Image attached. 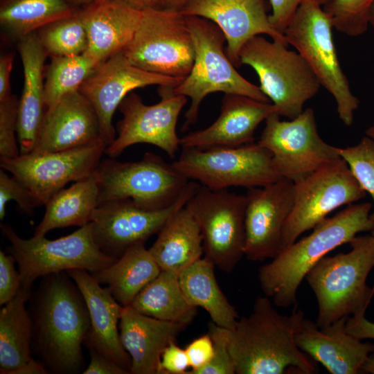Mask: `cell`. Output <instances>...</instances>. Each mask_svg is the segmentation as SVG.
<instances>
[{
    "label": "cell",
    "mask_w": 374,
    "mask_h": 374,
    "mask_svg": "<svg viewBox=\"0 0 374 374\" xmlns=\"http://www.w3.org/2000/svg\"><path fill=\"white\" fill-rule=\"evenodd\" d=\"M172 164L188 179L212 190L262 187L282 179L270 152L255 142L234 148H182Z\"/></svg>",
    "instance_id": "cell-10"
},
{
    "label": "cell",
    "mask_w": 374,
    "mask_h": 374,
    "mask_svg": "<svg viewBox=\"0 0 374 374\" xmlns=\"http://www.w3.org/2000/svg\"><path fill=\"white\" fill-rule=\"evenodd\" d=\"M374 374V353H371L363 364L361 372Z\"/></svg>",
    "instance_id": "cell-51"
},
{
    "label": "cell",
    "mask_w": 374,
    "mask_h": 374,
    "mask_svg": "<svg viewBox=\"0 0 374 374\" xmlns=\"http://www.w3.org/2000/svg\"><path fill=\"white\" fill-rule=\"evenodd\" d=\"M333 24L323 6L306 0L296 11L284 31L288 44L293 46L317 77L321 85L335 98L341 122L350 126L359 100L352 93L334 43Z\"/></svg>",
    "instance_id": "cell-7"
},
{
    "label": "cell",
    "mask_w": 374,
    "mask_h": 374,
    "mask_svg": "<svg viewBox=\"0 0 374 374\" xmlns=\"http://www.w3.org/2000/svg\"><path fill=\"white\" fill-rule=\"evenodd\" d=\"M306 0H269L271 13L270 22L275 30L284 35V31L290 24L300 5ZM323 6L328 0H314Z\"/></svg>",
    "instance_id": "cell-44"
},
{
    "label": "cell",
    "mask_w": 374,
    "mask_h": 374,
    "mask_svg": "<svg viewBox=\"0 0 374 374\" xmlns=\"http://www.w3.org/2000/svg\"><path fill=\"white\" fill-rule=\"evenodd\" d=\"M15 258L10 253L0 251V305L11 301L21 287V278L16 270Z\"/></svg>",
    "instance_id": "cell-42"
},
{
    "label": "cell",
    "mask_w": 374,
    "mask_h": 374,
    "mask_svg": "<svg viewBox=\"0 0 374 374\" xmlns=\"http://www.w3.org/2000/svg\"><path fill=\"white\" fill-rule=\"evenodd\" d=\"M294 197V183L285 178L248 189L244 218L247 258L263 261L280 253L283 230L292 209Z\"/></svg>",
    "instance_id": "cell-19"
},
{
    "label": "cell",
    "mask_w": 374,
    "mask_h": 374,
    "mask_svg": "<svg viewBox=\"0 0 374 374\" xmlns=\"http://www.w3.org/2000/svg\"><path fill=\"white\" fill-rule=\"evenodd\" d=\"M215 267L211 260L201 258L179 274V283L192 305L204 309L216 325L232 330L239 319L238 313L220 287Z\"/></svg>",
    "instance_id": "cell-31"
},
{
    "label": "cell",
    "mask_w": 374,
    "mask_h": 374,
    "mask_svg": "<svg viewBox=\"0 0 374 374\" xmlns=\"http://www.w3.org/2000/svg\"><path fill=\"white\" fill-rule=\"evenodd\" d=\"M182 80L142 70L132 64L121 52L98 64L79 91L95 109L100 123V138L107 147L116 136L113 116L128 93L154 84L175 87Z\"/></svg>",
    "instance_id": "cell-18"
},
{
    "label": "cell",
    "mask_w": 374,
    "mask_h": 374,
    "mask_svg": "<svg viewBox=\"0 0 374 374\" xmlns=\"http://www.w3.org/2000/svg\"><path fill=\"white\" fill-rule=\"evenodd\" d=\"M14 62V54L8 53L0 57V101L12 95L10 74Z\"/></svg>",
    "instance_id": "cell-48"
},
{
    "label": "cell",
    "mask_w": 374,
    "mask_h": 374,
    "mask_svg": "<svg viewBox=\"0 0 374 374\" xmlns=\"http://www.w3.org/2000/svg\"><path fill=\"white\" fill-rule=\"evenodd\" d=\"M80 289L87 305L90 328L84 345L114 362L130 373L131 359L120 337L119 322L123 307L109 288H103L84 269L66 271Z\"/></svg>",
    "instance_id": "cell-24"
},
{
    "label": "cell",
    "mask_w": 374,
    "mask_h": 374,
    "mask_svg": "<svg viewBox=\"0 0 374 374\" xmlns=\"http://www.w3.org/2000/svg\"><path fill=\"white\" fill-rule=\"evenodd\" d=\"M98 64L85 53L51 57L45 71L46 108L53 106L63 96L79 90Z\"/></svg>",
    "instance_id": "cell-35"
},
{
    "label": "cell",
    "mask_w": 374,
    "mask_h": 374,
    "mask_svg": "<svg viewBox=\"0 0 374 374\" xmlns=\"http://www.w3.org/2000/svg\"><path fill=\"white\" fill-rule=\"evenodd\" d=\"M78 10L73 15L51 21L36 31L48 56L76 55L86 51L88 37Z\"/></svg>",
    "instance_id": "cell-36"
},
{
    "label": "cell",
    "mask_w": 374,
    "mask_h": 374,
    "mask_svg": "<svg viewBox=\"0 0 374 374\" xmlns=\"http://www.w3.org/2000/svg\"><path fill=\"white\" fill-rule=\"evenodd\" d=\"M240 64L250 66L257 73L260 88L279 116L293 119L304 110L305 103L321 87L304 58L280 42L263 35L248 40L239 53Z\"/></svg>",
    "instance_id": "cell-6"
},
{
    "label": "cell",
    "mask_w": 374,
    "mask_h": 374,
    "mask_svg": "<svg viewBox=\"0 0 374 374\" xmlns=\"http://www.w3.org/2000/svg\"><path fill=\"white\" fill-rule=\"evenodd\" d=\"M173 88L160 86L161 100L152 105H145L134 91L128 93L118 107L123 118L116 125L117 136L106 148L105 154L116 158L131 145L148 143L174 159L181 148L176 130L177 120L187 97L175 94Z\"/></svg>",
    "instance_id": "cell-15"
},
{
    "label": "cell",
    "mask_w": 374,
    "mask_h": 374,
    "mask_svg": "<svg viewBox=\"0 0 374 374\" xmlns=\"http://www.w3.org/2000/svg\"><path fill=\"white\" fill-rule=\"evenodd\" d=\"M246 195L199 185L186 204L202 236L204 257L231 272L244 256Z\"/></svg>",
    "instance_id": "cell-12"
},
{
    "label": "cell",
    "mask_w": 374,
    "mask_h": 374,
    "mask_svg": "<svg viewBox=\"0 0 374 374\" xmlns=\"http://www.w3.org/2000/svg\"><path fill=\"white\" fill-rule=\"evenodd\" d=\"M349 244V252L326 256L305 276L317 299L319 328L365 313L374 295V285L366 284L374 267V237L355 236Z\"/></svg>",
    "instance_id": "cell-4"
},
{
    "label": "cell",
    "mask_w": 374,
    "mask_h": 374,
    "mask_svg": "<svg viewBox=\"0 0 374 374\" xmlns=\"http://www.w3.org/2000/svg\"><path fill=\"white\" fill-rule=\"evenodd\" d=\"M274 112H277L270 102L224 93L217 119L206 128L180 138L181 148H234L251 143L258 126Z\"/></svg>",
    "instance_id": "cell-22"
},
{
    "label": "cell",
    "mask_w": 374,
    "mask_h": 374,
    "mask_svg": "<svg viewBox=\"0 0 374 374\" xmlns=\"http://www.w3.org/2000/svg\"><path fill=\"white\" fill-rule=\"evenodd\" d=\"M294 183V204L283 227V249L313 229L332 211L366 195L341 158Z\"/></svg>",
    "instance_id": "cell-13"
},
{
    "label": "cell",
    "mask_w": 374,
    "mask_h": 374,
    "mask_svg": "<svg viewBox=\"0 0 374 374\" xmlns=\"http://www.w3.org/2000/svg\"><path fill=\"white\" fill-rule=\"evenodd\" d=\"M28 301L32 352L50 373H83L82 346L89 330L90 318L74 280L66 271L46 275Z\"/></svg>",
    "instance_id": "cell-1"
},
{
    "label": "cell",
    "mask_w": 374,
    "mask_h": 374,
    "mask_svg": "<svg viewBox=\"0 0 374 374\" xmlns=\"http://www.w3.org/2000/svg\"><path fill=\"white\" fill-rule=\"evenodd\" d=\"M24 70V87L19 100L17 139L20 154L31 152L35 147L46 112L44 79L48 56L36 32L17 42Z\"/></svg>",
    "instance_id": "cell-27"
},
{
    "label": "cell",
    "mask_w": 374,
    "mask_h": 374,
    "mask_svg": "<svg viewBox=\"0 0 374 374\" xmlns=\"http://www.w3.org/2000/svg\"><path fill=\"white\" fill-rule=\"evenodd\" d=\"M372 204H350L326 217L308 235L283 248L272 260L262 265L258 280L262 292L280 308L296 305L298 288L310 270L327 253L349 243L362 231H372Z\"/></svg>",
    "instance_id": "cell-3"
},
{
    "label": "cell",
    "mask_w": 374,
    "mask_h": 374,
    "mask_svg": "<svg viewBox=\"0 0 374 374\" xmlns=\"http://www.w3.org/2000/svg\"><path fill=\"white\" fill-rule=\"evenodd\" d=\"M346 326L348 333L359 339H374V323L365 317V313L348 317Z\"/></svg>",
    "instance_id": "cell-47"
},
{
    "label": "cell",
    "mask_w": 374,
    "mask_h": 374,
    "mask_svg": "<svg viewBox=\"0 0 374 374\" xmlns=\"http://www.w3.org/2000/svg\"><path fill=\"white\" fill-rule=\"evenodd\" d=\"M148 250L161 270L179 274L202 258L201 231L185 206L167 220Z\"/></svg>",
    "instance_id": "cell-28"
},
{
    "label": "cell",
    "mask_w": 374,
    "mask_h": 374,
    "mask_svg": "<svg viewBox=\"0 0 374 374\" xmlns=\"http://www.w3.org/2000/svg\"><path fill=\"white\" fill-rule=\"evenodd\" d=\"M305 319L296 305L280 314L268 296H258L249 316L229 330V350L236 374H282L287 368L312 374L317 362L297 346L296 335Z\"/></svg>",
    "instance_id": "cell-2"
},
{
    "label": "cell",
    "mask_w": 374,
    "mask_h": 374,
    "mask_svg": "<svg viewBox=\"0 0 374 374\" xmlns=\"http://www.w3.org/2000/svg\"><path fill=\"white\" fill-rule=\"evenodd\" d=\"M371 235L374 237V229L371 231Z\"/></svg>",
    "instance_id": "cell-56"
},
{
    "label": "cell",
    "mask_w": 374,
    "mask_h": 374,
    "mask_svg": "<svg viewBox=\"0 0 374 374\" xmlns=\"http://www.w3.org/2000/svg\"><path fill=\"white\" fill-rule=\"evenodd\" d=\"M187 326L157 319L123 307L119 322L121 344L131 359L130 373L160 374L164 348Z\"/></svg>",
    "instance_id": "cell-26"
},
{
    "label": "cell",
    "mask_w": 374,
    "mask_h": 374,
    "mask_svg": "<svg viewBox=\"0 0 374 374\" xmlns=\"http://www.w3.org/2000/svg\"><path fill=\"white\" fill-rule=\"evenodd\" d=\"M125 3L137 10L164 8L162 0H114Z\"/></svg>",
    "instance_id": "cell-50"
},
{
    "label": "cell",
    "mask_w": 374,
    "mask_h": 374,
    "mask_svg": "<svg viewBox=\"0 0 374 374\" xmlns=\"http://www.w3.org/2000/svg\"><path fill=\"white\" fill-rule=\"evenodd\" d=\"M96 174L99 204L127 200L149 210L174 204L194 183L152 152L136 161L121 162L111 157L101 160Z\"/></svg>",
    "instance_id": "cell-8"
},
{
    "label": "cell",
    "mask_w": 374,
    "mask_h": 374,
    "mask_svg": "<svg viewBox=\"0 0 374 374\" xmlns=\"http://www.w3.org/2000/svg\"><path fill=\"white\" fill-rule=\"evenodd\" d=\"M257 143L270 152L280 176L293 182L341 158L337 148L319 136L312 108L289 121L271 114Z\"/></svg>",
    "instance_id": "cell-14"
},
{
    "label": "cell",
    "mask_w": 374,
    "mask_h": 374,
    "mask_svg": "<svg viewBox=\"0 0 374 374\" xmlns=\"http://www.w3.org/2000/svg\"><path fill=\"white\" fill-rule=\"evenodd\" d=\"M106 148L99 140L66 150L30 152L13 159H0V165L28 190L38 207L44 206L69 181H77L93 174Z\"/></svg>",
    "instance_id": "cell-16"
},
{
    "label": "cell",
    "mask_w": 374,
    "mask_h": 374,
    "mask_svg": "<svg viewBox=\"0 0 374 374\" xmlns=\"http://www.w3.org/2000/svg\"><path fill=\"white\" fill-rule=\"evenodd\" d=\"M161 271L145 243H140L127 249L111 265L91 274L99 284L107 285L114 299L126 307Z\"/></svg>",
    "instance_id": "cell-29"
},
{
    "label": "cell",
    "mask_w": 374,
    "mask_h": 374,
    "mask_svg": "<svg viewBox=\"0 0 374 374\" xmlns=\"http://www.w3.org/2000/svg\"><path fill=\"white\" fill-rule=\"evenodd\" d=\"M78 12L88 37L84 53L98 64L124 51L143 17L142 10L114 0H96Z\"/></svg>",
    "instance_id": "cell-25"
},
{
    "label": "cell",
    "mask_w": 374,
    "mask_h": 374,
    "mask_svg": "<svg viewBox=\"0 0 374 374\" xmlns=\"http://www.w3.org/2000/svg\"><path fill=\"white\" fill-rule=\"evenodd\" d=\"M184 16H196L215 24L227 43L226 53L236 66L244 44L256 35L289 45L283 34L272 26L264 0H185L177 8Z\"/></svg>",
    "instance_id": "cell-20"
},
{
    "label": "cell",
    "mask_w": 374,
    "mask_h": 374,
    "mask_svg": "<svg viewBox=\"0 0 374 374\" xmlns=\"http://www.w3.org/2000/svg\"><path fill=\"white\" fill-rule=\"evenodd\" d=\"M71 6L80 8L90 4L96 0H66Z\"/></svg>",
    "instance_id": "cell-52"
},
{
    "label": "cell",
    "mask_w": 374,
    "mask_h": 374,
    "mask_svg": "<svg viewBox=\"0 0 374 374\" xmlns=\"http://www.w3.org/2000/svg\"><path fill=\"white\" fill-rule=\"evenodd\" d=\"M190 368L185 348L175 341L170 342L163 350L160 361V374H187Z\"/></svg>",
    "instance_id": "cell-45"
},
{
    "label": "cell",
    "mask_w": 374,
    "mask_h": 374,
    "mask_svg": "<svg viewBox=\"0 0 374 374\" xmlns=\"http://www.w3.org/2000/svg\"><path fill=\"white\" fill-rule=\"evenodd\" d=\"M48 371L39 360L31 359L20 367L15 369L12 374H46Z\"/></svg>",
    "instance_id": "cell-49"
},
{
    "label": "cell",
    "mask_w": 374,
    "mask_h": 374,
    "mask_svg": "<svg viewBox=\"0 0 374 374\" xmlns=\"http://www.w3.org/2000/svg\"><path fill=\"white\" fill-rule=\"evenodd\" d=\"M337 150L359 186L371 195L374 202V139L366 135L357 145L337 148ZM370 217L374 222V210Z\"/></svg>",
    "instance_id": "cell-38"
},
{
    "label": "cell",
    "mask_w": 374,
    "mask_h": 374,
    "mask_svg": "<svg viewBox=\"0 0 374 374\" xmlns=\"http://www.w3.org/2000/svg\"><path fill=\"white\" fill-rule=\"evenodd\" d=\"M33 291L22 287L0 310V373L12 372L32 357V324L26 302Z\"/></svg>",
    "instance_id": "cell-32"
},
{
    "label": "cell",
    "mask_w": 374,
    "mask_h": 374,
    "mask_svg": "<svg viewBox=\"0 0 374 374\" xmlns=\"http://www.w3.org/2000/svg\"><path fill=\"white\" fill-rule=\"evenodd\" d=\"M186 19L193 40L195 60L188 76L173 88L175 94L190 99L184 130L196 123L202 101L211 93L239 94L270 102L260 87L237 71L224 50L226 37L215 24L196 16Z\"/></svg>",
    "instance_id": "cell-5"
},
{
    "label": "cell",
    "mask_w": 374,
    "mask_h": 374,
    "mask_svg": "<svg viewBox=\"0 0 374 374\" xmlns=\"http://www.w3.org/2000/svg\"><path fill=\"white\" fill-rule=\"evenodd\" d=\"M78 9L66 0H0V25L8 38L18 42Z\"/></svg>",
    "instance_id": "cell-34"
},
{
    "label": "cell",
    "mask_w": 374,
    "mask_h": 374,
    "mask_svg": "<svg viewBox=\"0 0 374 374\" xmlns=\"http://www.w3.org/2000/svg\"><path fill=\"white\" fill-rule=\"evenodd\" d=\"M213 340L214 353L211 361L194 374H234L233 360L229 350V330L213 321L209 323L208 332Z\"/></svg>",
    "instance_id": "cell-40"
},
{
    "label": "cell",
    "mask_w": 374,
    "mask_h": 374,
    "mask_svg": "<svg viewBox=\"0 0 374 374\" xmlns=\"http://www.w3.org/2000/svg\"><path fill=\"white\" fill-rule=\"evenodd\" d=\"M145 315L188 326L197 314V308L186 299L179 274L161 270L135 297L131 305Z\"/></svg>",
    "instance_id": "cell-33"
},
{
    "label": "cell",
    "mask_w": 374,
    "mask_h": 374,
    "mask_svg": "<svg viewBox=\"0 0 374 374\" xmlns=\"http://www.w3.org/2000/svg\"><path fill=\"white\" fill-rule=\"evenodd\" d=\"M90 361L84 374H127L124 368L108 359L97 350L89 348Z\"/></svg>",
    "instance_id": "cell-46"
},
{
    "label": "cell",
    "mask_w": 374,
    "mask_h": 374,
    "mask_svg": "<svg viewBox=\"0 0 374 374\" xmlns=\"http://www.w3.org/2000/svg\"><path fill=\"white\" fill-rule=\"evenodd\" d=\"M348 317L319 328L316 322L304 319L296 335L299 348L332 374H357L374 344L364 343L346 330Z\"/></svg>",
    "instance_id": "cell-23"
},
{
    "label": "cell",
    "mask_w": 374,
    "mask_h": 374,
    "mask_svg": "<svg viewBox=\"0 0 374 374\" xmlns=\"http://www.w3.org/2000/svg\"><path fill=\"white\" fill-rule=\"evenodd\" d=\"M374 0H328L323 6L334 28L348 36L357 37L366 32Z\"/></svg>",
    "instance_id": "cell-37"
},
{
    "label": "cell",
    "mask_w": 374,
    "mask_h": 374,
    "mask_svg": "<svg viewBox=\"0 0 374 374\" xmlns=\"http://www.w3.org/2000/svg\"><path fill=\"white\" fill-rule=\"evenodd\" d=\"M15 201L19 208L30 213L37 207L28 190L15 177L9 176L5 170H0V219L3 220L8 202Z\"/></svg>",
    "instance_id": "cell-41"
},
{
    "label": "cell",
    "mask_w": 374,
    "mask_h": 374,
    "mask_svg": "<svg viewBox=\"0 0 374 374\" xmlns=\"http://www.w3.org/2000/svg\"><path fill=\"white\" fill-rule=\"evenodd\" d=\"M369 24L374 27V3L373 4L369 14Z\"/></svg>",
    "instance_id": "cell-54"
},
{
    "label": "cell",
    "mask_w": 374,
    "mask_h": 374,
    "mask_svg": "<svg viewBox=\"0 0 374 374\" xmlns=\"http://www.w3.org/2000/svg\"><path fill=\"white\" fill-rule=\"evenodd\" d=\"M372 127H374V125H372Z\"/></svg>",
    "instance_id": "cell-57"
},
{
    "label": "cell",
    "mask_w": 374,
    "mask_h": 374,
    "mask_svg": "<svg viewBox=\"0 0 374 374\" xmlns=\"http://www.w3.org/2000/svg\"><path fill=\"white\" fill-rule=\"evenodd\" d=\"M199 185L194 181L177 202L159 210L145 209L127 200L99 204L91 219L96 244L106 255L118 260L130 247L145 243L158 233L167 220L186 205Z\"/></svg>",
    "instance_id": "cell-17"
},
{
    "label": "cell",
    "mask_w": 374,
    "mask_h": 374,
    "mask_svg": "<svg viewBox=\"0 0 374 374\" xmlns=\"http://www.w3.org/2000/svg\"><path fill=\"white\" fill-rule=\"evenodd\" d=\"M102 140L97 114L79 91L67 93L46 109L31 152H53Z\"/></svg>",
    "instance_id": "cell-21"
},
{
    "label": "cell",
    "mask_w": 374,
    "mask_h": 374,
    "mask_svg": "<svg viewBox=\"0 0 374 374\" xmlns=\"http://www.w3.org/2000/svg\"><path fill=\"white\" fill-rule=\"evenodd\" d=\"M99 204L96 171L55 193L45 204V213L33 236H45L51 230L71 226H83L91 222Z\"/></svg>",
    "instance_id": "cell-30"
},
{
    "label": "cell",
    "mask_w": 374,
    "mask_h": 374,
    "mask_svg": "<svg viewBox=\"0 0 374 374\" xmlns=\"http://www.w3.org/2000/svg\"><path fill=\"white\" fill-rule=\"evenodd\" d=\"M190 370L187 374H194L206 366L212 359L214 346L210 334L203 335L193 339L185 348Z\"/></svg>",
    "instance_id": "cell-43"
},
{
    "label": "cell",
    "mask_w": 374,
    "mask_h": 374,
    "mask_svg": "<svg viewBox=\"0 0 374 374\" xmlns=\"http://www.w3.org/2000/svg\"><path fill=\"white\" fill-rule=\"evenodd\" d=\"M19 99L11 95L0 101V159H13L20 155L17 134Z\"/></svg>",
    "instance_id": "cell-39"
},
{
    "label": "cell",
    "mask_w": 374,
    "mask_h": 374,
    "mask_svg": "<svg viewBox=\"0 0 374 374\" xmlns=\"http://www.w3.org/2000/svg\"><path fill=\"white\" fill-rule=\"evenodd\" d=\"M123 53L142 70L184 80L191 71L195 55L186 16L175 8L143 10L139 26Z\"/></svg>",
    "instance_id": "cell-11"
},
{
    "label": "cell",
    "mask_w": 374,
    "mask_h": 374,
    "mask_svg": "<svg viewBox=\"0 0 374 374\" xmlns=\"http://www.w3.org/2000/svg\"><path fill=\"white\" fill-rule=\"evenodd\" d=\"M366 135L374 139V127L371 126L369 128L366 130L365 132Z\"/></svg>",
    "instance_id": "cell-55"
},
{
    "label": "cell",
    "mask_w": 374,
    "mask_h": 374,
    "mask_svg": "<svg viewBox=\"0 0 374 374\" xmlns=\"http://www.w3.org/2000/svg\"><path fill=\"white\" fill-rule=\"evenodd\" d=\"M185 0H162L164 8H178Z\"/></svg>",
    "instance_id": "cell-53"
},
{
    "label": "cell",
    "mask_w": 374,
    "mask_h": 374,
    "mask_svg": "<svg viewBox=\"0 0 374 374\" xmlns=\"http://www.w3.org/2000/svg\"><path fill=\"white\" fill-rule=\"evenodd\" d=\"M1 229L10 244L8 251L18 265L21 287L29 291L36 279L46 275L72 269L92 273L116 261L96 244L91 222L70 235L53 240L45 236L23 239L7 224H1Z\"/></svg>",
    "instance_id": "cell-9"
}]
</instances>
